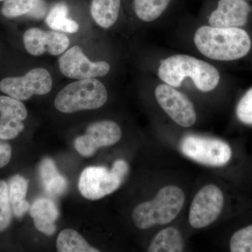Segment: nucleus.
Listing matches in <instances>:
<instances>
[{"label":"nucleus","mask_w":252,"mask_h":252,"mask_svg":"<svg viewBox=\"0 0 252 252\" xmlns=\"http://www.w3.org/2000/svg\"><path fill=\"white\" fill-rule=\"evenodd\" d=\"M194 43L205 57L223 62L240 61L252 52V36L246 28L201 26L195 32Z\"/></svg>","instance_id":"obj_1"},{"label":"nucleus","mask_w":252,"mask_h":252,"mask_svg":"<svg viewBox=\"0 0 252 252\" xmlns=\"http://www.w3.org/2000/svg\"><path fill=\"white\" fill-rule=\"evenodd\" d=\"M158 76L165 84L180 87L187 78H190L199 91L210 92L220 84V74L216 68L205 61L188 56L174 55L162 60Z\"/></svg>","instance_id":"obj_2"},{"label":"nucleus","mask_w":252,"mask_h":252,"mask_svg":"<svg viewBox=\"0 0 252 252\" xmlns=\"http://www.w3.org/2000/svg\"><path fill=\"white\" fill-rule=\"evenodd\" d=\"M185 200L182 189L176 186H167L159 190L153 200L141 203L134 209L132 220L140 229L167 224L180 213Z\"/></svg>","instance_id":"obj_3"},{"label":"nucleus","mask_w":252,"mask_h":252,"mask_svg":"<svg viewBox=\"0 0 252 252\" xmlns=\"http://www.w3.org/2000/svg\"><path fill=\"white\" fill-rule=\"evenodd\" d=\"M108 97L107 89L100 81L81 79L68 84L55 99V107L59 112L71 114L83 110L100 108Z\"/></svg>","instance_id":"obj_4"},{"label":"nucleus","mask_w":252,"mask_h":252,"mask_svg":"<svg viewBox=\"0 0 252 252\" xmlns=\"http://www.w3.org/2000/svg\"><path fill=\"white\" fill-rule=\"evenodd\" d=\"M180 150L194 161L208 166H223L232 157L231 148L226 142L198 135L186 136L181 142Z\"/></svg>","instance_id":"obj_5"},{"label":"nucleus","mask_w":252,"mask_h":252,"mask_svg":"<svg viewBox=\"0 0 252 252\" xmlns=\"http://www.w3.org/2000/svg\"><path fill=\"white\" fill-rule=\"evenodd\" d=\"M52 78L47 69L38 67L24 76L6 77L0 81V91L18 100H27L32 96L47 94L52 89Z\"/></svg>","instance_id":"obj_6"},{"label":"nucleus","mask_w":252,"mask_h":252,"mask_svg":"<svg viewBox=\"0 0 252 252\" xmlns=\"http://www.w3.org/2000/svg\"><path fill=\"white\" fill-rule=\"evenodd\" d=\"M223 193L217 186H205L196 193L189 211V223L194 228L211 224L220 216L223 207Z\"/></svg>","instance_id":"obj_7"},{"label":"nucleus","mask_w":252,"mask_h":252,"mask_svg":"<svg viewBox=\"0 0 252 252\" xmlns=\"http://www.w3.org/2000/svg\"><path fill=\"white\" fill-rule=\"evenodd\" d=\"M155 96L158 103L176 124L186 127L195 124L196 112L191 101L185 94L165 84L156 88Z\"/></svg>","instance_id":"obj_8"},{"label":"nucleus","mask_w":252,"mask_h":252,"mask_svg":"<svg viewBox=\"0 0 252 252\" xmlns=\"http://www.w3.org/2000/svg\"><path fill=\"white\" fill-rule=\"evenodd\" d=\"M59 68L63 75L69 79H94L104 77L110 71V65L104 61L92 62L82 49L74 46L60 57Z\"/></svg>","instance_id":"obj_9"},{"label":"nucleus","mask_w":252,"mask_h":252,"mask_svg":"<svg viewBox=\"0 0 252 252\" xmlns=\"http://www.w3.org/2000/svg\"><path fill=\"white\" fill-rule=\"evenodd\" d=\"M122 129L117 123L102 121L89 126L85 135L76 139L74 146L83 157L94 155L97 149L115 144L122 138Z\"/></svg>","instance_id":"obj_10"},{"label":"nucleus","mask_w":252,"mask_h":252,"mask_svg":"<svg viewBox=\"0 0 252 252\" xmlns=\"http://www.w3.org/2000/svg\"><path fill=\"white\" fill-rule=\"evenodd\" d=\"M124 182L112 170L104 167H89L84 170L79 181L81 195L89 200H98L112 193Z\"/></svg>","instance_id":"obj_11"},{"label":"nucleus","mask_w":252,"mask_h":252,"mask_svg":"<svg viewBox=\"0 0 252 252\" xmlns=\"http://www.w3.org/2000/svg\"><path fill=\"white\" fill-rule=\"evenodd\" d=\"M208 21L212 27L246 28L252 25V5L248 0H219Z\"/></svg>","instance_id":"obj_12"},{"label":"nucleus","mask_w":252,"mask_h":252,"mask_svg":"<svg viewBox=\"0 0 252 252\" xmlns=\"http://www.w3.org/2000/svg\"><path fill=\"white\" fill-rule=\"evenodd\" d=\"M23 44L26 51L34 56L49 53L59 56L69 45V37L57 31H44L39 28H30L23 34Z\"/></svg>","instance_id":"obj_13"},{"label":"nucleus","mask_w":252,"mask_h":252,"mask_svg":"<svg viewBox=\"0 0 252 252\" xmlns=\"http://www.w3.org/2000/svg\"><path fill=\"white\" fill-rule=\"evenodd\" d=\"M26 106L8 96H0V139L11 140L24 129L23 121L27 118Z\"/></svg>","instance_id":"obj_14"},{"label":"nucleus","mask_w":252,"mask_h":252,"mask_svg":"<svg viewBox=\"0 0 252 252\" xmlns=\"http://www.w3.org/2000/svg\"><path fill=\"white\" fill-rule=\"evenodd\" d=\"M31 215L36 229L47 235L56 230L55 222L59 217L56 204L50 199L40 198L34 200L31 207Z\"/></svg>","instance_id":"obj_15"},{"label":"nucleus","mask_w":252,"mask_h":252,"mask_svg":"<svg viewBox=\"0 0 252 252\" xmlns=\"http://www.w3.org/2000/svg\"><path fill=\"white\" fill-rule=\"evenodd\" d=\"M41 185L46 193L52 196H61L67 189V181L60 173L52 159L46 158L39 167Z\"/></svg>","instance_id":"obj_16"},{"label":"nucleus","mask_w":252,"mask_h":252,"mask_svg":"<svg viewBox=\"0 0 252 252\" xmlns=\"http://www.w3.org/2000/svg\"><path fill=\"white\" fill-rule=\"evenodd\" d=\"M1 14L4 17L12 18L31 15L34 18H41L46 12L44 0H6L1 6Z\"/></svg>","instance_id":"obj_17"},{"label":"nucleus","mask_w":252,"mask_h":252,"mask_svg":"<svg viewBox=\"0 0 252 252\" xmlns=\"http://www.w3.org/2000/svg\"><path fill=\"white\" fill-rule=\"evenodd\" d=\"M120 8L121 0H93L91 14L99 26L107 29L117 22Z\"/></svg>","instance_id":"obj_18"},{"label":"nucleus","mask_w":252,"mask_h":252,"mask_svg":"<svg viewBox=\"0 0 252 252\" xmlns=\"http://www.w3.org/2000/svg\"><path fill=\"white\" fill-rule=\"evenodd\" d=\"M184 242L182 235L173 227L160 230L151 242L149 252H183Z\"/></svg>","instance_id":"obj_19"},{"label":"nucleus","mask_w":252,"mask_h":252,"mask_svg":"<svg viewBox=\"0 0 252 252\" xmlns=\"http://www.w3.org/2000/svg\"><path fill=\"white\" fill-rule=\"evenodd\" d=\"M28 187V180L21 176H14L10 180L8 187L10 203L16 217H22L29 209V203L26 200Z\"/></svg>","instance_id":"obj_20"},{"label":"nucleus","mask_w":252,"mask_h":252,"mask_svg":"<svg viewBox=\"0 0 252 252\" xmlns=\"http://www.w3.org/2000/svg\"><path fill=\"white\" fill-rule=\"evenodd\" d=\"M56 248L59 252H99L91 247L76 230L64 229L58 236Z\"/></svg>","instance_id":"obj_21"},{"label":"nucleus","mask_w":252,"mask_h":252,"mask_svg":"<svg viewBox=\"0 0 252 252\" xmlns=\"http://www.w3.org/2000/svg\"><path fill=\"white\" fill-rule=\"evenodd\" d=\"M68 7L64 3L55 5L50 10L46 22L51 29L67 33H76L79 31V26L76 21L67 17Z\"/></svg>","instance_id":"obj_22"},{"label":"nucleus","mask_w":252,"mask_h":252,"mask_svg":"<svg viewBox=\"0 0 252 252\" xmlns=\"http://www.w3.org/2000/svg\"><path fill=\"white\" fill-rule=\"evenodd\" d=\"M170 2V0H133L134 11L141 21L152 22L163 14Z\"/></svg>","instance_id":"obj_23"},{"label":"nucleus","mask_w":252,"mask_h":252,"mask_svg":"<svg viewBox=\"0 0 252 252\" xmlns=\"http://www.w3.org/2000/svg\"><path fill=\"white\" fill-rule=\"evenodd\" d=\"M232 252H252V225L235 232L230 240Z\"/></svg>","instance_id":"obj_24"},{"label":"nucleus","mask_w":252,"mask_h":252,"mask_svg":"<svg viewBox=\"0 0 252 252\" xmlns=\"http://www.w3.org/2000/svg\"><path fill=\"white\" fill-rule=\"evenodd\" d=\"M11 219L9 188L6 182L0 180V232L7 228Z\"/></svg>","instance_id":"obj_25"},{"label":"nucleus","mask_w":252,"mask_h":252,"mask_svg":"<svg viewBox=\"0 0 252 252\" xmlns=\"http://www.w3.org/2000/svg\"><path fill=\"white\" fill-rule=\"evenodd\" d=\"M235 112L240 122L252 126V87L242 96L237 104Z\"/></svg>","instance_id":"obj_26"},{"label":"nucleus","mask_w":252,"mask_h":252,"mask_svg":"<svg viewBox=\"0 0 252 252\" xmlns=\"http://www.w3.org/2000/svg\"><path fill=\"white\" fill-rule=\"evenodd\" d=\"M112 170L124 180L128 174L129 167L127 162L124 160H117L113 164Z\"/></svg>","instance_id":"obj_27"},{"label":"nucleus","mask_w":252,"mask_h":252,"mask_svg":"<svg viewBox=\"0 0 252 252\" xmlns=\"http://www.w3.org/2000/svg\"><path fill=\"white\" fill-rule=\"evenodd\" d=\"M11 157V149L9 144L0 142V167L7 165Z\"/></svg>","instance_id":"obj_28"},{"label":"nucleus","mask_w":252,"mask_h":252,"mask_svg":"<svg viewBox=\"0 0 252 252\" xmlns=\"http://www.w3.org/2000/svg\"><path fill=\"white\" fill-rule=\"evenodd\" d=\"M6 1V0H0V1Z\"/></svg>","instance_id":"obj_29"}]
</instances>
